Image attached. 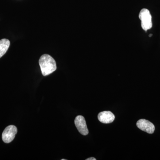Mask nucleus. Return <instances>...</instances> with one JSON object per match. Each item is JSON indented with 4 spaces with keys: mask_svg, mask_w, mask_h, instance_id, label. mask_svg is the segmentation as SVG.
Listing matches in <instances>:
<instances>
[{
    "mask_svg": "<svg viewBox=\"0 0 160 160\" xmlns=\"http://www.w3.org/2000/svg\"><path fill=\"white\" fill-rule=\"evenodd\" d=\"M39 63L42 74L44 76L49 75L57 69L55 61L49 55H42L40 58Z\"/></svg>",
    "mask_w": 160,
    "mask_h": 160,
    "instance_id": "nucleus-1",
    "label": "nucleus"
},
{
    "mask_svg": "<svg viewBox=\"0 0 160 160\" xmlns=\"http://www.w3.org/2000/svg\"><path fill=\"white\" fill-rule=\"evenodd\" d=\"M139 18L141 21V26L143 30L146 31L152 27V17L148 9H143L140 11Z\"/></svg>",
    "mask_w": 160,
    "mask_h": 160,
    "instance_id": "nucleus-2",
    "label": "nucleus"
},
{
    "mask_svg": "<svg viewBox=\"0 0 160 160\" xmlns=\"http://www.w3.org/2000/svg\"><path fill=\"white\" fill-rule=\"evenodd\" d=\"M17 132L18 129L15 126L10 125L7 126L2 134L3 142L6 143L11 142L14 139Z\"/></svg>",
    "mask_w": 160,
    "mask_h": 160,
    "instance_id": "nucleus-3",
    "label": "nucleus"
},
{
    "mask_svg": "<svg viewBox=\"0 0 160 160\" xmlns=\"http://www.w3.org/2000/svg\"><path fill=\"white\" fill-rule=\"evenodd\" d=\"M75 125L80 133L83 135H87L89 133L86 120L82 116L79 115L75 119Z\"/></svg>",
    "mask_w": 160,
    "mask_h": 160,
    "instance_id": "nucleus-4",
    "label": "nucleus"
},
{
    "mask_svg": "<svg viewBox=\"0 0 160 160\" xmlns=\"http://www.w3.org/2000/svg\"><path fill=\"white\" fill-rule=\"evenodd\" d=\"M137 126L141 130L146 132L149 134H152L154 132V125L148 120L144 119L139 120L137 122Z\"/></svg>",
    "mask_w": 160,
    "mask_h": 160,
    "instance_id": "nucleus-5",
    "label": "nucleus"
},
{
    "mask_svg": "<svg viewBox=\"0 0 160 160\" xmlns=\"http://www.w3.org/2000/svg\"><path fill=\"white\" fill-rule=\"evenodd\" d=\"M98 119L101 122L104 124H109L114 121L115 116L111 112L103 111L98 115Z\"/></svg>",
    "mask_w": 160,
    "mask_h": 160,
    "instance_id": "nucleus-6",
    "label": "nucleus"
},
{
    "mask_svg": "<svg viewBox=\"0 0 160 160\" xmlns=\"http://www.w3.org/2000/svg\"><path fill=\"white\" fill-rule=\"evenodd\" d=\"M10 42L9 40L3 39L0 40V58L2 57L9 49Z\"/></svg>",
    "mask_w": 160,
    "mask_h": 160,
    "instance_id": "nucleus-7",
    "label": "nucleus"
},
{
    "mask_svg": "<svg viewBox=\"0 0 160 160\" xmlns=\"http://www.w3.org/2000/svg\"><path fill=\"white\" fill-rule=\"evenodd\" d=\"M96 159L95 158H89L86 159V160H96Z\"/></svg>",
    "mask_w": 160,
    "mask_h": 160,
    "instance_id": "nucleus-8",
    "label": "nucleus"
},
{
    "mask_svg": "<svg viewBox=\"0 0 160 160\" xmlns=\"http://www.w3.org/2000/svg\"><path fill=\"white\" fill-rule=\"evenodd\" d=\"M152 36V34H150L149 35V37H151Z\"/></svg>",
    "mask_w": 160,
    "mask_h": 160,
    "instance_id": "nucleus-9",
    "label": "nucleus"
},
{
    "mask_svg": "<svg viewBox=\"0 0 160 160\" xmlns=\"http://www.w3.org/2000/svg\"><path fill=\"white\" fill-rule=\"evenodd\" d=\"M66 159H62V160H66Z\"/></svg>",
    "mask_w": 160,
    "mask_h": 160,
    "instance_id": "nucleus-10",
    "label": "nucleus"
}]
</instances>
